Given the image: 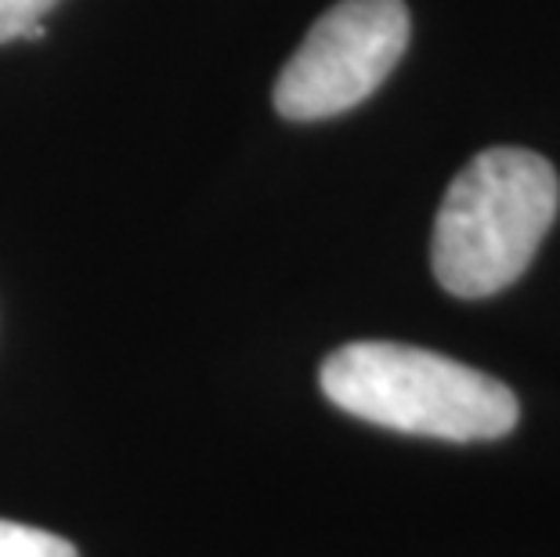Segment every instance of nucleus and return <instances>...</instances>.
Returning <instances> with one entry per match:
<instances>
[{
  "label": "nucleus",
  "mask_w": 560,
  "mask_h": 557,
  "mask_svg": "<svg viewBox=\"0 0 560 557\" xmlns=\"http://www.w3.org/2000/svg\"><path fill=\"white\" fill-rule=\"evenodd\" d=\"M560 207L553 163L532 149H485L452 177L434 218L431 265L452 298L481 301L528 271Z\"/></svg>",
  "instance_id": "1"
},
{
  "label": "nucleus",
  "mask_w": 560,
  "mask_h": 557,
  "mask_svg": "<svg viewBox=\"0 0 560 557\" xmlns=\"http://www.w3.org/2000/svg\"><path fill=\"white\" fill-rule=\"evenodd\" d=\"M318 384L351 417L441 442H495L521 417L517 395L503 381L412 344H343L322 362Z\"/></svg>",
  "instance_id": "2"
},
{
  "label": "nucleus",
  "mask_w": 560,
  "mask_h": 557,
  "mask_svg": "<svg viewBox=\"0 0 560 557\" xmlns=\"http://www.w3.org/2000/svg\"><path fill=\"white\" fill-rule=\"evenodd\" d=\"M409 47L405 0H340L307 30L276 80L285 120H329L362 105Z\"/></svg>",
  "instance_id": "3"
},
{
  "label": "nucleus",
  "mask_w": 560,
  "mask_h": 557,
  "mask_svg": "<svg viewBox=\"0 0 560 557\" xmlns=\"http://www.w3.org/2000/svg\"><path fill=\"white\" fill-rule=\"evenodd\" d=\"M0 557H80L77 547L55 532L0 521Z\"/></svg>",
  "instance_id": "4"
},
{
  "label": "nucleus",
  "mask_w": 560,
  "mask_h": 557,
  "mask_svg": "<svg viewBox=\"0 0 560 557\" xmlns=\"http://www.w3.org/2000/svg\"><path fill=\"white\" fill-rule=\"evenodd\" d=\"M58 0H0V44L22 40L30 26L44 22V15Z\"/></svg>",
  "instance_id": "5"
}]
</instances>
